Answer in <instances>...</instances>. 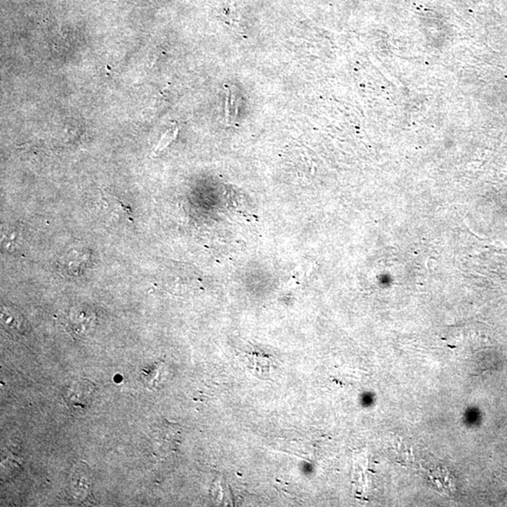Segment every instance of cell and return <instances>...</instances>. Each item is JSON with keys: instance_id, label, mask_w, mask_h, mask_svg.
I'll use <instances>...</instances> for the list:
<instances>
[{"instance_id": "cell-1", "label": "cell", "mask_w": 507, "mask_h": 507, "mask_svg": "<svg viewBox=\"0 0 507 507\" xmlns=\"http://www.w3.org/2000/svg\"><path fill=\"white\" fill-rule=\"evenodd\" d=\"M95 384L86 379H78L65 387L62 397L65 405L74 415L85 412L92 404Z\"/></svg>"}, {"instance_id": "cell-2", "label": "cell", "mask_w": 507, "mask_h": 507, "mask_svg": "<svg viewBox=\"0 0 507 507\" xmlns=\"http://www.w3.org/2000/svg\"><path fill=\"white\" fill-rule=\"evenodd\" d=\"M95 315L90 309H72L66 319V327L72 335H88L95 325Z\"/></svg>"}, {"instance_id": "cell-3", "label": "cell", "mask_w": 507, "mask_h": 507, "mask_svg": "<svg viewBox=\"0 0 507 507\" xmlns=\"http://www.w3.org/2000/svg\"><path fill=\"white\" fill-rule=\"evenodd\" d=\"M1 326L10 337H19L25 335L27 324L20 312L14 308L2 306Z\"/></svg>"}, {"instance_id": "cell-4", "label": "cell", "mask_w": 507, "mask_h": 507, "mask_svg": "<svg viewBox=\"0 0 507 507\" xmlns=\"http://www.w3.org/2000/svg\"><path fill=\"white\" fill-rule=\"evenodd\" d=\"M105 212L114 222H132V215L130 208L122 200L109 196L103 199Z\"/></svg>"}, {"instance_id": "cell-5", "label": "cell", "mask_w": 507, "mask_h": 507, "mask_svg": "<svg viewBox=\"0 0 507 507\" xmlns=\"http://www.w3.org/2000/svg\"><path fill=\"white\" fill-rule=\"evenodd\" d=\"M241 360H243L247 368L259 375V378H267L269 376L270 366L272 365L269 357H262L261 355H244Z\"/></svg>"}, {"instance_id": "cell-6", "label": "cell", "mask_w": 507, "mask_h": 507, "mask_svg": "<svg viewBox=\"0 0 507 507\" xmlns=\"http://www.w3.org/2000/svg\"><path fill=\"white\" fill-rule=\"evenodd\" d=\"M21 232L18 228H10V230H5L3 236H2V243L9 250H14L19 246V239Z\"/></svg>"}, {"instance_id": "cell-7", "label": "cell", "mask_w": 507, "mask_h": 507, "mask_svg": "<svg viewBox=\"0 0 507 507\" xmlns=\"http://www.w3.org/2000/svg\"><path fill=\"white\" fill-rule=\"evenodd\" d=\"M179 132V128H176L174 130L173 134H171L170 130H168L165 132V134L163 135V137H161L159 143H158V145L156 146L155 153L162 152V150H165L166 147H168V145H170L171 143L174 141V140L176 139L177 135H178Z\"/></svg>"}, {"instance_id": "cell-8", "label": "cell", "mask_w": 507, "mask_h": 507, "mask_svg": "<svg viewBox=\"0 0 507 507\" xmlns=\"http://www.w3.org/2000/svg\"><path fill=\"white\" fill-rule=\"evenodd\" d=\"M227 98H226V121H230V108H228V101H230V90L227 88Z\"/></svg>"}, {"instance_id": "cell-9", "label": "cell", "mask_w": 507, "mask_h": 507, "mask_svg": "<svg viewBox=\"0 0 507 507\" xmlns=\"http://www.w3.org/2000/svg\"><path fill=\"white\" fill-rule=\"evenodd\" d=\"M234 101H235V97H234V95H231V101H230V106H234Z\"/></svg>"}]
</instances>
